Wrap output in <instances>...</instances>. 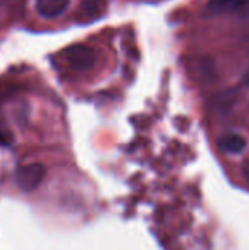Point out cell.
<instances>
[{
  "label": "cell",
  "mask_w": 249,
  "mask_h": 250,
  "mask_svg": "<svg viewBox=\"0 0 249 250\" xmlns=\"http://www.w3.org/2000/svg\"><path fill=\"white\" fill-rule=\"evenodd\" d=\"M45 177V168L43 164H28L16 173V182L21 190L32 192L35 190Z\"/></svg>",
  "instance_id": "1"
},
{
  "label": "cell",
  "mask_w": 249,
  "mask_h": 250,
  "mask_svg": "<svg viewBox=\"0 0 249 250\" xmlns=\"http://www.w3.org/2000/svg\"><path fill=\"white\" fill-rule=\"evenodd\" d=\"M66 60L72 69L79 72L91 70L95 64V53L87 45H73L66 51Z\"/></svg>",
  "instance_id": "2"
},
{
  "label": "cell",
  "mask_w": 249,
  "mask_h": 250,
  "mask_svg": "<svg viewBox=\"0 0 249 250\" xmlns=\"http://www.w3.org/2000/svg\"><path fill=\"white\" fill-rule=\"evenodd\" d=\"M70 0H35V10L45 19H54L65 13Z\"/></svg>",
  "instance_id": "3"
},
{
  "label": "cell",
  "mask_w": 249,
  "mask_h": 250,
  "mask_svg": "<svg viewBox=\"0 0 249 250\" xmlns=\"http://www.w3.org/2000/svg\"><path fill=\"white\" fill-rule=\"evenodd\" d=\"M219 148L229 155H239L247 149V139L238 133H225L219 138Z\"/></svg>",
  "instance_id": "4"
},
{
  "label": "cell",
  "mask_w": 249,
  "mask_h": 250,
  "mask_svg": "<svg viewBox=\"0 0 249 250\" xmlns=\"http://www.w3.org/2000/svg\"><path fill=\"white\" fill-rule=\"evenodd\" d=\"M245 0H208L205 6L207 16H220L238 10Z\"/></svg>",
  "instance_id": "5"
},
{
  "label": "cell",
  "mask_w": 249,
  "mask_h": 250,
  "mask_svg": "<svg viewBox=\"0 0 249 250\" xmlns=\"http://www.w3.org/2000/svg\"><path fill=\"white\" fill-rule=\"evenodd\" d=\"M106 0H82V10L88 18L98 16L104 12Z\"/></svg>",
  "instance_id": "6"
},
{
  "label": "cell",
  "mask_w": 249,
  "mask_h": 250,
  "mask_svg": "<svg viewBox=\"0 0 249 250\" xmlns=\"http://www.w3.org/2000/svg\"><path fill=\"white\" fill-rule=\"evenodd\" d=\"M242 174H244V177L249 182V158L245 160V163L242 164Z\"/></svg>",
  "instance_id": "7"
},
{
  "label": "cell",
  "mask_w": 249,
  "mask_h": 250,
  "mask_svg": "<svg viewBox=\"0 0 249 250\" xmlns=\"http://www.w3.org/2000/svg\"><path fill=\"white\" fill-rule=\"evenodd\" d=\"M242 81H244V83H245L247 86H249V67H248V70L245 72V75H244V79H242Z\"/></svg>",
  "instance_id": "8"
}]
</instances>
